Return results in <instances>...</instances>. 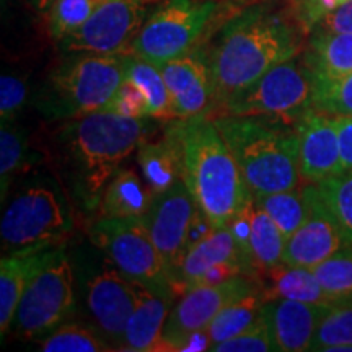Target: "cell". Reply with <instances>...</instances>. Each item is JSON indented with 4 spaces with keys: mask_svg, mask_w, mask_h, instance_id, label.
<instances>
[{
    "mask_svg": "<svg viewBox=\"0 0 352 352\" xmlns=\"http://www.w3.org/2000/svg\"><path fill=\"white\" fill-rule=\"evenodd\" d=\"M134 308L127 320L121 351H165L164 329L175 298L152 292L138 283H134Z\"/></svg>",
    "mask_w": 352,
    "mask_h": 352,
    "instance_id": "ffe728a7",
    "label": "cell"
},
{
    "mask_svg": "<svg viewBox=\"0 0 352 352\" xmlns=\"http://www.w3.org/2000/svg\"><path fill=\"white\" fill-rule=\"evenodd\" d=\"M7 202L0 222L3 256L47 252L65 245L76 230L74 201L54 171L28 173Z\"/></svg>",
    "mask_w": 352,
    "mask_h": 352,
    "instance_id": "277c9868",
    "label": "cell"
},
{
    "mask_svg": "<svg viewBox=\"0 0 352 352\" xmlns=\"http://www.w3.org/2000/svg\"><path fill=\"white\" fill-rule=\"evenodd\" d=\"M197 209L195 197L182 179L166 191L153 196L151 208L144 214L145 227L164 258L168 274L184 252Z\"/></svg>",
    "mask_w": 352,
    "mask_h": 352,
    "instance_id": "5bb4252c",
    "label": "cell"
},
{
    "mask_svg": "<svg viewBox=\"0 0 352 352\" xmlns=\"http://www.w3.org/2000/svg\"><path fill=\"white\" fill-rule=\"evenodd\" d=\"M144 118L109 109L64 120L50 138L54 173L83 212L98 210L104 188L145 139Z\"/></svg>",
    "mask_w": 352,
    "mask_h": 352,
    "instance_id": "6da1fadb",
    "label": "cell"
},
{
    "mask_svg": "<svg viewBox=\"0 0 352 352\" xmlns=\"http://www.w3.org/2000/svg\"><path fill=\"white\" fill-rule=\"evenodd\" d=\"M310 46L305 52L315 76L341 77L352 72V33L311 30Z\"/></svg>",
    "mask_w": 352,
    "mask_h": 352,
    "instance_id": "cb8c5ba5",
    "label": "cell"
},
{
    "mask_svg": "<svg viewBox=\"0 0 352 352\" xmlns=\"http://www.w3.org/2000/svg\"><path fill=\"white\" fill-rule=\"evenodd\" d=\"M336 118L342 173H352V116Z\"/></svg>",
    "mask_w": 352,
    "mask_h": 352,
    "instance_id": "b9f144b4",
    "label": "cell"
},
{
    "mask_svg": "<svg viewBox=\"0 0 352 352\" xmlns=\"http://www.w3.org/2000/svg\"><path fill=\"white\" fill-rule=\"evenodd\" d=\"M147 15L144 0H101L77 32L59 41L69 54H127Z\"/></svg>",
    "mask_w": 352,
    "mask_h": 352,
    "instance_id": "7c38bea8",
    "label": "cell"
},
{
    "mask_svg": "<svg viewBox=\"0 0 352 352\" xmlns=\"http://www.w3.org/2000/svg\"><path fill=\"white\" fill-rule=\"evenodd\" d=\"M256 202V201H254ZM287 239L276 222L254 204L252 217V254L258 272L270 270L283 263Z\"/></svg>",
    "mask_w": 352,
    "mask_h": 352,
    "instance_id": "f546056e",
    "label": "cell"
},
{
    "mask_svg": "<svg viewBox=\"0 0 352 352\" xmlns=\"http://www.w3.org/2000/svg\"><path fill=\"white\" fill-rule=\"evenodd\" d=\"M32 164L28 138L25 131L13 126L12 122H2L0 126V192L2 202H6L8 191L15 178Z\"/></svg>",
    "mask_w": 352,
    "mask_h": 352,
    "instance_id": "4dcf8cb0",
    "label": "cell"
},
{
    "mask_svg": "<svg viewBox=\"0 0 352 352\" xmlns=\"http://www.w3.org/2000/svg\"><path fill=\"white\" fill-rule=\"evenodd\" d=\"M222 264H235L243 270L245 274L256 277L253 267L241 256L228 227L214 228L206 239L197 241L183 253L170 274L175 296L179 297L188 290L197 287L210 270Z\"/></svg>",
    "mask_w": 352,
    "mask_h": 352,
    "instance_id": "ac0fdd59",
    "label": "cell"
},
{
    "mask_svg": "<svg viewBox=\"0 0 352 352\" xmlns=\"http://www.w3.org/2000/svg\"><path fill=\"white\" fill-rule=\"evenodd\" d=\"M39 351L43 352H108L116 351L107 338L90 323H65L41 338Z\"/></svg>",
    "mask_w": 352,
    "mask_h": 352,
    "instance_id": "f1b7e54d",
    "label": "cell"
},
{
    "mask_svg": "<svg viewBox=\"0 0 352 352\" xmlns=\"http://www.w3.org/2000/svg\"><path fill=\"white\" fill-rule=\"evenodd\" d=\"M78 292L76 270L65 245L39 254L23 296L16 307L12 329L21 340L47 336L76 314Z\"/></svg>",
    "mask_w": 352,
    "mask_h": 352,
    "instance_id": "ba28073f",
    "label": "cell"
},
{
    "mask_svg": "<svg viewBox=\"0 0 352 352\" xmlns=\"http://www.w3.org/2000/svg\"><path fill=\"white\" fill-rule=\"evenodd\" d=\"M152 189L131 168H121L104 188L100 201V217H144L153 201Z\"/></svg>",
    "mask_w": 352,
    "mask_h": 352,
    "instance_id": "7402d4cb",
    "label": "cell"
},
{
    "mask_svg": "<svg viewBox=\"0 0 352 352\" xmlns=\"http://www.w3.org/2000/svg\"><path fill=\"white\" fill-rule=\"evenodd\" d=\"M264 302H266V296H264L261 284H259V287L245 294L243 297L236 298L235 302L223 308L208 328L210 349L252 327L254 321L261 316Z\"/></svg>",
    "mask_w": 352,
    "mask_h": 352,
    "instance_id": "4316f807",
    "label": "cell"
},
{
    "mask_svg": "<svg viewBox=\"0 0 352 352\" xmlns=\"http://www.w3.org/2000/svg\"><path fill=\"white\" fill-rule=\"evenodd\" d=\"M300 175L308 183H321L341 175L336 118L310 108L296 124Z\"/></svg>",
    "mask_w": 352,
    "mask_h": 352,
    "instance_id": "2e32d148",
    "label": "cell"
},
{
    "mask_svg": "<svg viewBox=\"0 0 352 352\" xmlns=\"http://www.w3.org/2000/svg\"><path fill=\"white\" fill-rule=\"evenodd\" d=\"M158 67L168 87L173 120H188L212 109L214 83L206 51L195 47Z\"/></svg>",
    "mask_w": 352,
    "mask_h": 352,
    "instance_id": "9a60e30c",
    "label": "cell"
},
{
    "mask_svg": "<svg viewBox=\"0 0 352 352\" xmlns=\"http://www.w3.org/2000/svg\"><path fill=\"white\" fill-rule=\"evenodd\" d=\"M101 0H54L50 8V32L63 41L90 19Z\"/></svg>",
    "mask_w": 352,
    "mask_h": 352,
    "instance_id": "d590c367",
    "label": "cell"
},
{
    "mask_svg": "<svg viewBox=\"0 0 352 352\" xmlns=\"http://www.w3.org/2000/svg\"><path fill=\"white\" fill-rule=\"evenodd\" d=\"M310 351H352V300L333 307L323 316Z\"/></svg>",
    "mask_w": 352,
    "mask_h": 352,
    "instance_id": "d6a6232c",
    "label": "cell"
},
{
    "mask_svg": "<svg viewBox=\"0 0 352 352\" xmlns=\"http://www.w3.org/2000/svg\"><path fill=\"white\" fill-rule=\"evenodd\" d=\"M314 30H324V32L352 33V0L334 8L324 19H321Z\"/></svg>",
    "mask_w": 352,
    "mask_h": 352,
    "instance_id": "60d3db41",
    "label": "cell"
},
{
    "mask_svg": "<svg viewBox=\"0 0 352 352\" xmlns=\"http://www.w3.org/2000/svg\"><path fill=\"white\" fill-rule=\"evenodd\" d=\"M52 2H54V0H32L33 6L41 12H50Z\"/></svg>",
    "mask_w": 352,
    "mask_h": 352,
    "instance_id": "ee69618b",
    "label": "cell"
},
{
    "mask_svg": "<svg viewBox=\"0 0 352 352\" xmlns=\"http://www.w3.org/2000/svg\"><path fill=\"white\" fill-rule=\"evenodd\" d=\"M28 100V85L20 76L2 74L0 77V118L2 122H13Z\"/></svg>",
    "mask_w": 352,
    "mask_h": 352,
    "instance_id": "74e56055",
    "label": "cell"
},
{
    "mask_svg": "<svg viewBox=\"0 0 352 352\" xmlns=\"http://www.w3.org/2000/svg\"><path fill=\"white\" fill-rule=\"evenodd\" d=\"M239 164L253 196L298 186V138L296 129L261 116L217 114L210 118Z\"/></svg>",
    "mask_w": 352,
    "mask_h": 352,
    "instance_id": "5b68a950",
    "label": "cell"
},
{
    "mask_svg": "<svg viewBox=\"0 0 352 352\" xmlns=\"http://www.w3.org/2000/svg\"><path fill=\"white\" fill-rule=\"evenodd\" d=\"M314 108L331 116H352V72L333 78L315 76Z\"/></svg>",
    "mask_w": 352,
    "mask_h": 352,
    "instance_id": "e575fe53",
    "label": "cell"
},
{
    "mask_svg": "<svg viewBox=\"0 0 352 352\" xmlns=\"http://www.w3.org/2000/svg\"><path fill=\"white\" fill-rule=\"evenodd\" d=\"M266 300L270 298H290V300L316 303V305H340L321 287L314 270L302 266H290L280 263L270 270H264L258 276Z\"/></svg>",
    "mask_w": 352,
    "mask_h": 352,
    "instance_id": "44dd1931",
    "label": "cell"
},
{
    "mask_svg": "<svg viewBox=\"0 0 352 352\" xmlns=\"http://www.w3.org/2000/svg\"><path fill=\"white\" fill-rule=\"evenodd\" d=\"M88 239L103 250L131 280L160 296L176 298L164 258L142 217H98L88 227Z\"/></svg>",
    "mask_w": 352,
    "mask_h": 352,
    "instance_id": "8fae6325",
    "label": "cell"
},
{
    "mask_svg": "<svg viewBox=\"0 0 352 352\" xmlns=\"http://www.w3.org/2000/svg\"><path fill=\"white\" fill-rule=\"evenodd\" d=\"M318 195L340 228L344 243L352 246V173H341L316 183Z\"/></svg>",
    "mask_w": 352,
    "mask_h": 352,
    "instance_id": "1f68e13d",
    "label": "cell"
},
{
    "mask_svg": "<svg viewBox=\"0 0 352 352\" xmlns=\"http://www.w3.org/2000/svg\"><path fill=\"white\" fill-rule=\"evenodd\" d=\"M138 162L145 183L153 195H160L183 179L178 147L166 132L157 142H148L144 139L139 144Z\"/></svg>",
    "mask_w": 352,
    "mask_h": 352,
    "instance_id": "603a6c76",
    "label": "cell"
},
{
    "mask_svg": "<svg viewBox=\"0 0 352 352\" xmlns=\"http://www.w3.org/2000/svg\"><path fill=\"white\" fill-rule=\"evenodd\" d=\"M108 109L109 111L122 114V116L148 118L147 100H145L142 90L127 80L122 82L120 90L116 91L111 103H109Z\"/></svg>",
    "mask_w": 352,
    "mask_h": 352,
    "instance_id": "f35d334b",
    "label": "cell"
},
{
    "mask_svg": "<svg viewBox=\"0 0 352 352\" xmlns=\"http://www.w3.org/2000/svg\"><path fill=\"white\" fill-rule=\"evenodd\" d=\"M44 253V252H43ZM39 254L2 256L0 261V336L12 331L16 307L23 296L30 276L36 266Z\"/></svg>",
    "mask_w": 352,
    "mask_h": 352,
    "instance_id": "484cf974",
    "label": "cell"
},
{
    "mask_svg": "<svg viewBox=\"0 0 352 352\" xmlns=\"http://www.w3.org/2000/svg\"><path fill=\"white\" fill-rule=\"evenodd\" d=\"M298 51L297 30L279 13L254 7L233 16L206 52L214 83L210 111Z\"/></svg>",
    "mask_w": 352,
    "mask_h": 352,
    "instance_id": "7a4b0ae2",
    "label": "cell"
},
{
    "mask_svg": "<svg viewBox=\"0 0 352 352\" xmlns=\"http://www.w3.org/2000/svg\"><path fill=\"white\" fill-rule=\"evenodd\" d=\"M77 292L88 323L121 351L127 320L135 302L134 283L94 241L78 243L70 252Z\"/></svg>",
    "mask_w": 352,
    "mask_h": 352,
    "instance_id": "52a82bcc",
    "label": "cell"
},
{
    "mask_svg": "<svg viewBox=\"0 0 352 352\" xmlns=\"http://www.w3.org/2000/svg\"><path fill=\"white\" fill-rule=\"evenodd\" d=\"M145 3H152V2H158V0H144Z\"/></svg>",
    "mask_w": 352,
    "mask_h": 352,
    "instance_id": "f6af8a7d",
    "label": "cell"
},
{
    "mask_svg": "<svg viewBox=\"0 0 352 352\" xmlns=\"http://www.w3.org/2000/svg\"><path fill=\"white\" fill-rule=\"evenodd\" d=\"M259 287L256 277L239 274L217 284H201L173 303L164 329L165 351H176L189 334L208 329L223 308Z\"/></svg>",
    "mask_w": 352,
    "mask_h": 352,
    "instance_id": "4fadbf2b",
    "label": "cell"
},
{
    "mask_svg": "<svg viewBox=\"0 0 352 352\" xmlns=\"http://www.w3.org/2000/svg\"><path fill=\"white\" fill-rule=\"evenodd\" d=\"M254 201L274 220L285 239L296 233L310 214V199H308L305 186L302 189L294 188L287 191L259 195L254 196Z\"/></svg>",
    "mask_w": 352,
    "mask_h": 352,
    "instance_id": "83f0119b",
    "label": "cell"
},
{
    "mask_svg": "<svg viewBox=\"0 0 352 352\" xmlns=\"http://www.w3.org/2000/svg\"><path fill=\"white\" fill-rule=\"evenodd\" d=\"M331 308L290 298H270L264 302L263 316L270 324L277 351L300 352L310 351L316 328Z\"/></svg>",
    "mask_w": 352,
    "mask_h": 352,
    "instance_id": "d6986e66",
    "label": "cell"
},
{
    "mask_svg": "<svg viewBox=\"0 0 352 352\" xmlns=\"http://www.w3.org/2000/svg\"><path fill=\"white\" fill-rule=\"evenodd\" d=\"M165 132L178 147L182 178L197 208L215 228L228 227L253 192L214 121L206 114L171 120Z\"/></svg>",
    "mask_w": 352,
    "mask_h": 352,
    "instance_id": "3957f363",
    "label": "cell"
},
{
    "mask_svg": "<svg viewBox=\"0 0 352 352\" xmlns=\"http://www.w3.org/2000/svg\"><path fill=\"white\" fill-rule=\"evenodd\" d=\"M210 351L215 352H274L277 351L276 341L272 338L271 328L266 318L261 316L250 328L241 331L230 340L220 342Z\"/></svg>",
    "mask_w": 352,
    "mask_h": 352,
    "instance_id": "8d00e7d4",
    "label": "cell"
},
{
    "mask_svg": "<svg viewBox=\"0 0 352 352\" xmlns=\"http://www.w3.org/2000/svg\"><path fill=\"white\" fill-rule=\"evenodd\" d=\"M210 349V338L208 329L196 331L189 334L186 340L179 342L176 351H209Z\"/></svg>",
    "mask_w": 352,
    "mask_h": 352,
    "instance_id": "7bdbcfd3",
    "label": "cell"
},
{
    "mask_svg": "<svg viewBox=\"0 0 352 352\" xmlns=\"http://www.w3.org/2000/svg\"><path fill=\"white\" fill-rule=\"evenodd\" d=\"M305 191L310 199V214L287 239L283 263L314 270L346 243L333 215L321 201L316 184L308 183Z\"/></svg>",
    "mask_w": 352,
    "mask_h": 352,
    "instance_id": "e0dca14e",
    "label": "cell"
},
{
    "mask_svg": "<svg viewBox=\"0 0 352 352\" xmlns=\"http://www.w3.org/2000/svg\"><path fill=\"white\" fill-rule=\"evenodd\" d=\"M124 80L139 87L147 100V114L153 120H173L171 98L165 78L158 65L147 63L138 56L121 54Z\"/></svg>",
    "mask_w": 352,
    "mask_h": 352,
    "instance_id": "d4e9b609",
    "label": "cell"
},
{
    "mask_svg": "<svg viewBox=\"0 0 352 352\" xmlns=\"http://www.w3.org/2000/svg\"><path fill=\"white\" fill-rule=\"evenodd\" d=\"M124 82L121 56L77 52L57 65L38 95V109L54 121L108 109Z\"/></svg>",
    "mask_w": 352,
    "mask_h": 352,
    "instance_id": "8992f818",
    "label": "cell"
},
{
    "mask_svg": "<svg viewBox=\"0 0 352 352\" xmlns=\"http://www.w3.org/2000/svg\"><path fill=\"white\" fill-rule=\"evenodd\" d=\"M315 76L305 56H294L267 70L253 85L233 95L214 111L233 116H261L297 121L314 108Z\"/></svg>",
    "mask_w": 352,
    "mask_h": 352,
    "instance_id": "9c48e42d",
    "label": "cell"
},
{
    "mask_svg": "<svg viewBox=\"0 0 352 352\" xmlns=\"http://www.w3.org/2000/svg\"><path fill=\"white\" fill-rule=\"evenodd\" d=\"M349 0H298L297 21L303 32H311L321 19Z\"/></svg>",
    "mask_w": 352,
    "mask_h": 352,
    "instance_id": "ab89813d",
    "label": "cell"
},
{
    "mask_svg": "<svg viewBox=\"0 0 352 352\" xmlns=\"http://www.w3.org/2000/svg\"><path fill=\"white\" fill-rule=\"evenodd\" d=\"M215 12L214 0H165L144 21L127 54L155 65L188 54L208 30Z\"/></svg>",
    "mask_w": 352,
    "mask_h": 352,
    "instance_id": "30bf717a",
    "label": "cell"
},
{
    "mask_svg": "<svg viewBox=\"0 0 352 352\" xmlns=\"http://www.w3.org/2000/svg\"><path fill=\"white\" fill-rule=\"evenodd\" d=\"M316 279L334 302L352 300V246L344 245L314 267Z\"/></svg>",
    "mask_w": 352,
    "mask_h": 352,
    "instance_id": "836d02e7",
    "label": "cell"
}]
</instances>
